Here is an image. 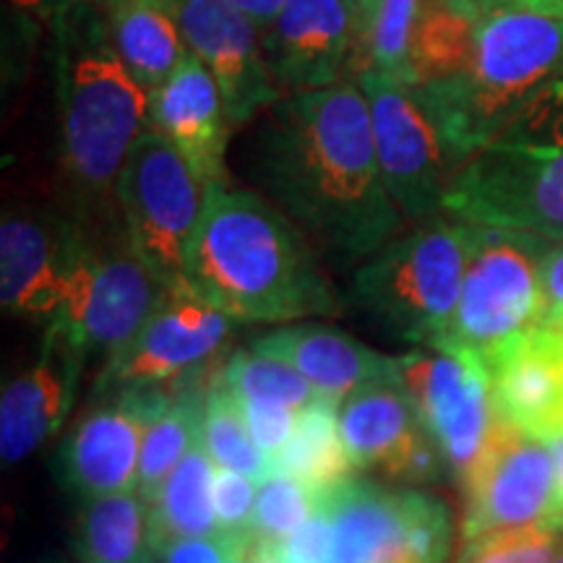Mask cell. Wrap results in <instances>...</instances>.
I'll return each instance as SVG.
<instances>
[{"label":"cell","instance_id":"cell-5","mask_svg":"<svg viewBox=\"0 0 563 563\" xmlns=\"http://www.w3.org/2000/svg\"><path fill=\"white\" fill-rule=\"evenodd\" d=\"M443 214L563 241V79L464 162Z\"/></svg>","mask_w":563,"mask_h":563},{"label":"cell","instance_id":"cell-29","mask_svg":"<svg viewBox=\"0 0 563 563\" xmlns=\"http://www.w3.org/2000/svg\"><path fill=\"white\" fill-rule=\"evenodd\" d=\"M220 378L238 399H266V402L292 407L295 412L306 410L308 405L321 399L298 368H292L282 357L251 347V344L224 357Z\"/></svg>","mask_w":563,"mask_h":563},{"label":"cell","instance_id":"cell-23","mask_svg":"<svg viewBox=\"0 0 563 563\" xmlns=\"http://www.w3.org/2000/svg\"><path fill=\"white\" fill-rule=\"evenodd\" d=\"M426 431L410 399L397 384L378 382L355 391L340 405V433L352 467L382 470L397 477L405 456Z\"/></svg>","mask_w":563,"mask_h":563},{"label":"cell","instance_id":"cell-35","mask_svg":"<svg viewBox=\"0 0 563 563\" xmlns=\"http://www.w3.org/2000/svg\"><path fill=\"white\" fill-rule=\"evenodd\" d=\"M251 534H203V538L170 540L157 551L159 563H228L245 551Z\"/></svg>","mask_w":563,"mask_h":563},{"label":"cell","instance_id":"cell-43","mask_svg":"<svg viewBox=\"0 0 563 563\" xmlns=\"http://www.w3.org/2000/svg\"><path fill=\"white\" fill-rule=\"evenodd\" d=\"M228 563H253V555H251V543H249V548H245V551H241V553H238V555H232V559H230Z\"/></svg>","mask_w":563,"mask_h":563},{"label":"cell","instance_id":"cell-31","mask_svg":"<svg viewBox=\"0 0 563 563\" xmlns=\"http://www.w3.org/2000/svg\"><path fill=\"white\" fill-rule=\"evenodd\" d=\"M563 530L551 525H527L493 530L464 540L456 563H553Z\"/></svg>","mask_w":563,"mask_h":563},{"label":"cell","instance_id":"cell-16","mask_svg":"<svg viewBox=\"0 0 563 563\" xmlns=\"http://www.w3.org/2000/svg\"><path fill=\"white\" fill-rule=\"evenodd\" d=\"M95 232V256L79 306L58 329L68 332L89 355L108 363L141 332L170 287L154 277L125 235L123 222Z\"/></svg>","mask_w":563,"mask_h":563},{"label":"cell","instance_id":"cell-22","mask_svg":"<svg viewBox=\"0 0 563 563\" xmlns=\"http://www.w3.org/2000/svg\"><path fill=\"white\" fill-rule=\"evenodd\" d=\"M251 347L287 361L321 399L336 405L389 378V355L327 323H282L251 340Z\"/></svg>","mask_w":563,"mask_h":563},{"label":"cell","instance_id":"cell-15","mask_svg":"<svg viewBox=\"0 0 563 563\" xmlns=\"http://www.w3.org/2000/svg\"><path fill=\"white\" fill-rule=\"evenodd\" d=\"M235 321L191 287H170L131 344L102 365L97 391L118 386L175 384L220 361Z\"/></svg>","mask_w":563,"mask_h":563},{"label":"cell","instance_id":"cell-41","mask_svg":"<svg viewBox=\"0 0 563 563\" xmlns=\"http://www.w3.org/2000/svg\"><path fill=\"white\" fill-rule=\"evenodd\" d=\"M382 3H384V0H363V3H361V11H357V19H355V34H352L350 70H352V63H355L357 55H361L365 40H368L373 19H376V13H378V9H382Z\"/></svg>","mask_w":563,"mask_h":563},{"label":"cell","instance_id":"cell-47","mask_svg":"<svg viewBox=\"0 0 563 563\" xmlns=\"http://www.w3.org/2000/svg\"><path fill=\"white\" fill-rule=\"evenodd\" d=\"M561 329H563V327H561Z\"/></svg>","mask_w":563,"mask_h":563},{"label":"cell","instance_id":"cell-26","mask_svg":"<svg viewBox=\"0 0 563 563\" xmlns=\"http://www.w3.org/2000/svg\"><path fill=\"white\" fill-rule=\"evenodd\" d=\"M214 473L217 464L207 446L196 441L162 485L157 501L150 504L152 540L157 551L170 540L220 534L214 511Z\"/></svg>","mask_w":563,"mask_h":563},{"label":"cell","instance_id":"cell-28","mask_svg":"<svg viewBox=\"0 0 563 563\" xmlns=\"http://www.w3.org/2000/svg\"><path fill=\"white\" fill-rule=\"evenodd\" d=\"M201 443L207 446L217 467L235 470V473L253 477L256 483H264L274 473L269 460L253 441L241 402L222 384L220 376L211 384V389L207 391V402H203Z\"/></svg>","mask_w":563,"mask_h":563},{"label":"cell","instance_id":"cell-14","mask_svg":"<svg viewBox=\"0 0 563 563\" xmlns=\"http://www.w3.org/2000/svg\"><path fill=\"white\" fill-rule=\"evenodd\" d=\"M462 538L493 530L551 525L553 460L543 439L496 418L481 456L464 475Z\"/></svg>","mask_w":563,"mask_h":563},{"label":"cell","instance_id":"cell-12","mask_svg":"<svg viewBox=\"0 0 563 563\" xmlns=\"http://www.w3.org/2000/svg\"><path fill=\"white\" fill-rule=\"evenodd\" d=\"M371 110L373 146L391 201L407 224H422L443 214L449 183L460 173L439 129L412 87L378 70L352 76Z\"/></svg>","mask_w":563,"mask_h":563},{"label":"cell","instance_id":"cell-34","mask_svg":"<svg viewBox=\"0 0 563 563\" xmlns=\"http://www.w3.org/2000/svg\"><path fill=\"white\" fill-rule=\"evenodd\" d=\"M285 563H329L334 553V519L329 509L327 493L321 496V504L316 506L306 525H300L290 538L282 540L274 548Z\"/></svg>","mask_w":563,"mask_h":563},{"label":"cell","instance_id":"cell-32","mask_svg":"<svg viewBox=\"0 0 563 563\" xmlns=\"http://www.w3.org/2000/svg\"><path fill=\"white\" fill-rule=\"evenodd\" d=\"M256 481L235 470L217 467L214 473V511L224 534H251V519L256 509Z\"/></svg>","mask_w":563,"mask_h":563},{"label":"cell","instance_id":"cell-18","mask_svg":"<svg viewBox=\"0 0 563 563\" xmlns=\"http://www.w3.org/2000/svg\"><path fill=\"white\" fill-rule=\"evenodd\" d=\"M89 352L68 332L47 327L37 361L5 382L0 394V456L24 462L63 426Z\"/></svg>","mask_w":563,"mask_h":563},{"label":"cell","instance_id":"cell-20","mask_svg":"<svg viewBox=\"0 0 563 563\" xmlns=\"http://www.w3.org/2000/svg\"><path fill=\"white\" fill-rule=\"evenodd\" d=\"M150 129L159 131L209 188L230 186V123L222 91L207 66L188 55L162 87L150 91Z\"/></svg>","mask_w":563,"mask_h":563},{"label":"cell","instance_id":"cell-21","mask_svg":"<svg viewBox=\"0 0 563 563\" xmlns=\"http://www.w3.org/2000/svg\"><path fill=\"white\" fill-rule=\"evenodd\" d=\"M493 405L534 439L563 433V329L538 323L490 363Z\"/></svg>","mask_w":563,"mask_h":563},{"label":"cell","instance_id":"cell-10","mask_svg":"<svg viewBox=\"0 0 563 563\" xmlns=\"http://www.w3.org/2000/svg\"><path fill=\"white\" fill-rule=\"evenodd\" d=\"M389 382L405 391L449 473L462 483L498 418L488 363L460 344L441 342L389 357Z\"/></svg>","mask_w":563,"mask_h":563},{"label":"cell","instance_id":"cell-42","mask_svg":"<svg viewBox=\"0 0 563 563\" xmlns=\"http://www.w3.org/2000/svg\"><path fill=\"white\" fill-rule=\"evenodd\" d=\"M251 555H253V563H285L277 555L274 548H266V545H256L251 540Z\"/></svg>","mask_w":563,"mask_h":563},{"label":"cell","instance_id":"cell-40","mask_svg":"<svg viewBox=\"0 0 563 563\" xmlns=\"http://www.w3.org/2000/svg\"><path fill=\"white\" fill-rule=\"evenodd\" d=\"M232 3H235L264 34L274 24V19H277L285 0H232Z\"/></svg>","mask_w":563,"mask_h":563},{"label":"cell","instance_id":"cell-13","mask_svg":"<svg viewBox=\"0 0 563 563\" xmlns=\"http://www.w3.org/2000/svg\"><path fill=\"white\" fill-rule=\"evenodd\" d=\"M74 422L58 449L55 473L81 501L136 490L141 443L150 426L173 405L175 384L118 386Z\"/></svg>","mask_w":563,"mask_h":563},{"label":"cell","instance_id":"cell-19","mask_svg":"<svg viewBox=\"0 0 563 563\" xmlns=\"http://www.w3.org/2000/svg\"><path fill=\"white\" fill-rule=\"evenodd\" d=\"M355 21L347 0H285L262 34L266 66L282 95L350 79Z\"/></svg>","mask_w":563,"mask_h":563},{"label":"cell","instance_id":"cell-11","mask_svg":"<svg viewBox=\"0 0 563 563\" xmlns=\"http://www.w3.org/2000/svg\"><path fill=\"white\" fill-rule=\"evenodd\" d=\"M334 519L329 563H446L452 553V511L433 493L350 477L327 490Z\"/></svg>","mask_w":563,"mask_h":563},{"label":"cell","instance_id":"cell-30","mask_svg":"<svg viewBox=\"0 0 563 563\" xmlns=\"http://www.w3.org/2000/svg\"><path fill=\"white\" fill-rule=\"evenodd\" d=\"M323 493L313 490L311 485L300 483L298 477L287 473H272L264 483H258L256 509L251 519V540L256 545L277 548L306 525L321 504Z\"/></svg>","mask_w":563,"mask_h":563},{"label":"cell","instance_id":"cell-9","mask_svg":"<svg viewBox=\"0 0 563 563\" xmlns=\"http://www.w3.org/2000/svg\"><path fill=\"white\" fill-rule=\"evenodd\" d=\"M95 232L79 217L45 207H9L0 220V300L3 311L58 327L87 287Z\"/></svg>","mask_w":563,"mask_h":563},{"label":"cell","instance_id":"cell-8","mask_svg":"<svg viewBox=\"0 0 563 563\" xmlns=\"http://www.w3.org/2000/svg\"><path fill=\"white\" fill-rule=\"evenodd\" d=\"M551 243L530 232L475 224L462 295L443 342L475 352L490 368L509 344L530 334L543 319V258Z\"/></svg>","mask_w":563,"mask_h":563},{"label":"cell","instance_id":"cell-39","mask_svg":"<svg viewBox=\"0 0 563 563\" xmlns=\"http://www.w3.org/2000/svg\"><path fill=\"white\" fill-rule=\"evenodd\" d=\"M485 9H514L530 11L540 16H551L563 21V0H483Z\"/></svg>","mask_w":563,"mask_h":563},{"label":"cell","instance_id":"cell-17","mask_svg":"<svg viewBox=\"0 0 563 563\" xmlns=\"http://www.w3.org/2000/svg\"><path fill=\"white\" fill-rule=\"evenodd\" d=\"M188 53L199 58L222 91L235 129H245L282 91L266 66L262 30L232 0H178Z\"/></svg>","mask_w":563,"mask_h":563},{"label":"cell","instance_id":"cell-3","mask_svg":"<svg viewBox=\"0 0 563 563\" xmlns=\"http://www.w3.org/2000/svg\"><path fill=\"white\" fill-rule=\"evenodd\" d=\"M51 30L58 150L74 214L89 228H108L123 222L115 186L131 150L150 129V91L112 45L102 0L68 11Z\"/></svg>","mask_w":563,"mask_h":563},{"label":"cell","instance_id":"cell-44","mask_svg":"<svg viewBox=\"0 0 563 563\" xmlns=\"http://www.w3.org/2000/svg\"><path fill=\"white\" fill-rule=\"evenodd\" d=\"M361 3H363V0H347V5H350V11H352V21L357 19V11H361Z\"/></svg>","mask_w":563,"mask_h":563},{"label":"cell","instance_id":"cell-46","mask_svg":"<svg viewBox=\"0 0 563 563\" xmlns=\"http://www.w3.org/2000/svg\"><path fill=\"white\" fill-rule=\"evenodd\" d=\"M58 563H63V561H58Z\"/></svg>","mask_w":563,"mask_h":563},{"label":"cell","instance_id":"cell-1","mask_svg":"<svg viewBox=\"0 0 563 563\" xmlns=\"http://www.w3.org/2000/svg\"><path fill=\"white\" fill-rule=\"evenodd\" d=\"M243 162L256 194L298 224L332 272H355L407 228L355 79L282 95L251 123Z\"/></svg>","mask_w":563,"mask_h":563},{"label":"cell","instance_id":"cell-37","mask_svg":"<svg viewBox=\"0 0 563 563\" xmlns=\"http://www.w3.org/2000/svg\"><path fill=\"white\" fill-rule=\"evenodd\" d=\"M84 3H91V0H5V5H11V9L21 13V16L47 21L51 26L60 16H66L68 11L79 9Z\"/></svg>","mask_w":563,"mask_h":563},{"label":"cell","instance_id":"cell-36","mask_svg":"<svg viewBox=\"0 0 563 563\" xmlns=\"http://www.w3.org/2000/svg\"><path fill=\"white\" fill-rule=\"evenodd\" d=\"M545 327H563V241H553L543 258V319Z\"/></svg>","mask_w":563,"mask_h":563},{"label":"cell","instance_id":"cell-24","mask_svg":"<svg viewBox=\"0 0 563 563\" xmlns=\"http://www.w3.org/2000/svg\"><path fill=\"white\" fill-rule=\"evenodd\" d=\"M110 40L146 91L162 87L188 58L178 0H102Z\"/></svg>","mask_w":563,"mask_h":563},{"label":"cell","instance_id":"cell-2","mask_svg":"<svg viewBox=\"0 0 563 563\" xmlns=\"http://www.w3.org/2000/svg\"><path fill=\"white\" fill-rule=\"evenodd\" d=\"M183 285L235 323L340 316L342 300L298 224L251 188H214Z\"/></svg>","mask_w":563,"mask_h":563},{"label":"cell","instance_id":"cell-45","mask_svg":"<svg viewBox=\"0 0 563 563\" xmlns=\"http://www.w3.org/2000/svg\"><path fill=\"white\" fill-rule=\"evenodd\" d=\"M553 563H563V538H561V545H559V553H555V561Z\"/></svg>","mask_w":563,"mask_h":563},{"label":"cell","instance_id":"cell-38","mask_svg":"<svg viewBox=\"0 0 563 563\" xmlns=\"http://www.w3.org/2000/svg\"><path fill=\"white\" fill-rule=\"evenodd\" d=\"M548 449H551L553 460V514L551 527L563 530V433L548 439Z\"/></svg>","mask_w":563,"mask_h":563},{"label":"cell","instance_id":"cell-27","mask_svg":"<svg viewBox=\"0 0 563 563\" xmlns=\"http://www.w3.org/2000/svg\"><path fill=\"white\" fill-rule=\"evenodd\" d=\"M287 473L313 490L327 493L355 477L347 449L340 433V405L316 399L298 412V426L274 473Z\"/></svg>","mask_w":563,"mask_h":563},{"label":"cell","instance_id":"cell-7","mask_svg":"<svg viewBox=\"0 0 563 563\" xmlns=\"http://www.w3.org/2000/svg\"><path fill=\"white\" fill-rule=\"evenodd\" d=\"M211 191L159 131L141 133L118 178L115 201L133 251L165 287L186 279Z\"/></svg>","mask_w":563,"mask_h":563},{"label":"cell","instance_id":"cell-33","mask_svg":"<svg viewBox=\"0 0 563 563\" xmlns=\"http://www.w3.org/2000/svg\"><path fill=\"white\" fill-rule=\"evenodd\" d=\"M238 402H241L256 446L262 449L272 467H277V460L290 443L295 426H298V412L287 405L266 402V399H238Z\"/></svg>","mask_w":563,"mask_h":563},{"label":"cell","instance_id":"cell-25","mask_svg":"<svg viewBox=\"0 0 563 563\" xmlns=\"http://www.w3.org/2000/svg\"><path fill=\"white\" fill-rule=\"evenodd\" d=\"M70 540L81 563H157L152 509L136 490L81 501Z\"/></svg>","mask_w":563,"mask_h":563},{"label":"cell","instance_id":"cell-4","mask_svg":"<svg viewBox=\"0 0 563 563\" xmlns=\"http://www.w3.org/2000/svg\"><path fill=\"white\" fill-rule=\"evenodd\" d=\"M559 79H563L561 19L485 9L473 55L460 74L412 91L462 167Z\"/></svg>","mask_w":563,"mask_h":563},{"label":"cell","instance_id":"cell-6","mask_svg":"<svg viewBox=\"0 0 563 563\" xmlns=\"http://www.w3.org/2000/svg\"><path fill=\"white\" fill-rule=\"evenodd\" d=\"M475 224L441 214L412 224L350 272V306L391 340L435 347L449 336Z\"/></svg>","mask_w":563,"mask_h":563}]
</instances>
